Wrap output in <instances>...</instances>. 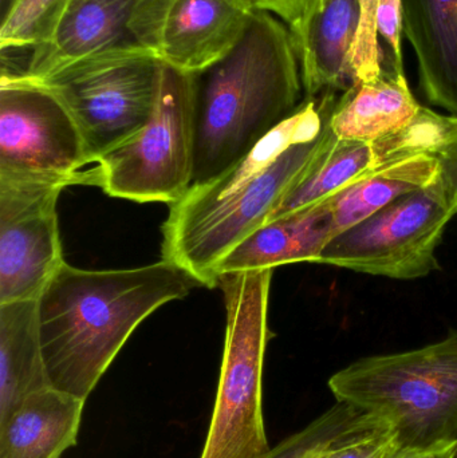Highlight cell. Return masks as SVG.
<instances>
[{"label":"cell","instance_id":"obj_1","mask_svg":"<svg viewBox=\"0 0 457 458\" xmlns=\"http://www.w3.org/2000/svg\"><path fill=\"white\" fill-rule=\"evenodd\" d=\"M337 99L335 91L305 97L249 155L171 204L163 225L164 260L187 269L201 287H217L223 259L267 223L332 141Z\"/></svg>","mask_w":457,"mask_h":458},{"label":"cell","instance_id":"obj_2","mask_svg":"<svg viewBox=\"0 0 457 458\" xmlns=\"http://www.w3.org/2000/svg\"><path fill=\"white\" fill-rule=\"evenodd\" d=\"M200 283L168 260L90 271L64 261L38 299L51 385L88 400L140 323Z\"/></svg>","mask_w":457,"mask_h":458},{"label":"cell","instance_id":"obj_3","mask_svg":"<svg viewBox=\"0 0 457 458\" xmlns=\"http://www.w3.org/2000/svg\"><path fill=\"white\" fill-rule=\"evenodd\" d=\"M192 75V187L235 165L305 99L290 30L260 8L224 58Z\"/></svg>","mask_w":457,"mask_h":458},{"label":"cell","instance_id":"obj_4","mask_svg":"<svg viewBox=\"0 0 457 458\" xmlns=\"http://www.w3.org/2000/svg\"><path fill=\"white\" fill-rule=\"evenodd\" d=\"M335 400L388 422L404 451L457 441V330L420 349L361 358L329 379Z\"/></svg>","mask_w":457,"mask_h":458},{"label":"cell","instance_id":"obj_5","mask_svg":"<svg viewBox=\"0 0 457 458\" xmlns=\"http://www.w3.org/2000/svg\"><path fill=\"white\" fill-rule=\"evenodd\" d=\"M273 272L255 269L219 277L227 327L219 386L200 458H262L271 449L262 400Z\"/></svg>","mask_w":457,"mask_h":458},{"label":"cell","instance_id":"obj_6","mask_svg":"<svg viewBox=\"0 0 457 458\" xmlns=\"http://www.w3.org/2000/svg\"><path fill=\"white\" fill-rule=\"evenodd\" d=\"M160 64L149 51L123 48L16 81L53 94L77 123L91 163L136 136L157 101Z\"/></svg>","mask_w":457,"mask_h":458},{"label":"cell","instance_id":"obj_7","mask_svg":"<svg viewBox=\"0 0 457 458\" xmlns=\"http://www.w3.org/2000/svg\"><path fill=\"white\" fill-rule=\"evenodd\" d=\"M193 75L160 64L157 101L147 125L99 156L94 185L136 203H177L192 187Z\"/></svg>","mask_w":457,"mask_h":458},{"label":"cell","instance_id":"obj_8","mask_svg":"<svg viewBox=\"0 0 457 458\" xmlns=\"http://www.w3.org/2000/svg\"><path fill=\"white\" fill-rule=\"evenodd\" d=\"M457 207L440 179L330 240L318 264L412 280L437 269L436 250Z\"/></svg>","mask_w":457,"mask_h":458},{"label":"cell","instance_id":"obj_9","mask_svg":"<svg viewBox=\"0 0 457 458\" xmlns=\"http://www.w3.org/2000/svg\"><path fill=\"white\" fill-rule=\"evenodd\" d=\"M94 166L77 123L53 94L0 83V179L94 185Z\"/></svg>","mask_w":457,"mask_h":458},{"label":"cell","instance_id":"obj_10","mask_svg":"<svg viewBox=\"0 0 457 458\" xmlns=\"http://www.w3.org/2000/svg\"><path fill=\"white\" fill-rule=\"evenodd\" d=\"M254 10L246 0H137L129 29L161 64L198 74L238 45Z\"/></svg>","mask_w":457,"mask_h":458},{"label":"cell","instance_id":"obj_11","mask_svg":"<svg viewBox=\"0 0 457 458\" xmlns=\"http://www.w3.org/2000/svg\"><path fill=\"white\" fill-rule=\"evenodd\" d=\"M63 190L0 179V304L38 301L64 263L56 215Z\"/></svg>","mask_w":457,"mask_h":458},{"label":"cell","instance_id":"obj_12","mask_svg":"<svg viewBox=\"0 0 457 458\" xmlns=\"http://www.w3.org/2000/svg\"><path fill=\"white\" fill-rule=\"evenodd\" d=\"M137 0H67L48 39L23 54H2L0 82L37 80L64 64L137 47L129 23Z\"/></svg>","mask_w":457,"mask_h":458},{"label":"cell","instance_id":"obj_13","mask_svg":"<svg viewBox=\"0 0 457 458\" xmlns=\"http://www.w3.org/2000/svg\"><path fill=\"white\" fill-rule=\"evenodd\" d=\"M274 15L286 24L294 40L305 97L346 91L354 85L357 0H279Z\"/></svg>","mask_w":457,"mask_h":458},{"label":"cell","instance_id":"obj_14","mask_svg":"<svg viewBox=\"0 0 457 458\" xmlns=\"http://www.w3.org/2000/svg\"><path fill=\"white\" fill-rule=\"evenodd\" d=\"M334 237L329 198L270 222L252 232L220 263L225 274L274 269L292 263H318L319 256Z\"/></svg>","mask_w":457,"mask_h":458},{"label":"cell","instance_id":"obj_15","mask_svg":"<svg viewBox=\"0 0 457 458\" xmlns=\"http://www.w3.org/2000/svg\"><path fill=\"white\" fill-rule=\"evenodd\" d=\"M424 96L457 117V0H402Z\"/></svg>","mask_w":457,"mask_h":458},{"label":"cell","instance_id":"obj_16","mask_svg":"<svg viewBox=\"0 0 457 458\" xmlns=\"http://www.w3.org/2000/svg\"><path fill=\"white\" fill-rule=\"evenodd\" d=\"M86 400L50 386L0 420V458H61L77 445Z\"/></svg>","mask_w":457,"mask_h":458},{"label":"cell","instance_id":"obj_17","mask_svg":"<svg viewBox=\"0 0 457 458\" xmlns=\"http://www.w3.org/2000/svg\"><path fill=\"white\" fill-rule=\"evenodd\" d=\"M381 67L380 77L354 83L337 99L329 123L338 140L376 141L404 128L420 110L405 72Z\"/></svg>","mask_w":457,"mask_h":458},{"label":"cell","instance_id":"obj_18","mask_svg":"<svg viewBox=\"0 0 457 458\" xmlns=\"http://www.w3.org/2000/svg\"><path fill=\"white\" fill-rule=\"evenodd\" d=\"M50 386L38 301L0 304V420L30 395Z\"/></svg>","mask_w":457,"mask_h":458},{"label":"cell","instance_id":"obj_19","mask_svg":"<svg viewBox=\"0 0 457 458\" xmlns=\"http://www.w3.org/2000/svg\"><path fill=\"white\" fill-rule=\"evenodd\" d=\"M440 174L436 156H419L360 177L329 196L334 237L364 222L402 196L429 187Z\"/></svg>","mask_w":457,"mask_h":458},{"label":"cell","instance_id":"obj_20","mask_svg":"<svg viewBox=\"0 0 457 458\" xmlns=\"http://www.w3.org/2000/svg\"><path fill=\"white\" fill-rule=\"evenodd\" d=\"M375 171L377 168L370 142L338 140L333 136L313 168L284 196L267 222L325 200Z\"/></svg>","mask_w":457,"mask_h":458},{"label":"cell","instance_id":"obj_21","mask_svg":"<svg viewBox=\"0 0 457 458\" xmlns=\"http://www.w3.org/2000/svg\"><path fill=\"white\" fill-rule=\"evenodd\" d=\"M388 427L380 417L337 401L329 411L284 438L262 458H316L332 446Z\"/></svg>","mask_w":457,"mask_h":458},{"label":"cell","instance_id":"obj_22","mask_svg":"<svg viewBox=\"0 0 457 458\" xmlns=\"http://www.w3.org/2000/svg\"><path fill=\"white\" fill-rule=\"evenodd\" d=\"M457 140V117L443 115L421 106L404 128L372 144L376 168L402 163L419 156H436Z\"/></svg>","mask_w":457,"mask_h":458},{"label":"cell","instance_id":"obj_23","mask_svg":"<svg viewBox=\"0 0 457 458\" xmlns=\"http://www.w3.org/2000/svg\"><path fill=\"white\" fill-rule=\"evenodd\" d=\"M67 0H10L0 27L2 54H23L45 43Z\"/></svg>","mask_w":457,"mask_h":458},{"label":"cell","instance_id":"obj_24","mask_svg":"<svg viewBox=\"0 0 457 458\" xmlns=\"http://www.w3.org/2000/svg\"><path fill=\"white\" fill-rule=\"evenodd\" d=\"M360 8L359 30L351 50L354 83L380 77L381 45L378 43L377 15L380 0H357Z\"/></svg>","mask_w":457,"mask_h":458},{"label":"cell","instance_id":"obj_25","mask_svg":"<svg viewBox=\"0 0 457 458\" xmlns=\"http://www.w3.org/2000/svg\"><path fill=\"white\" fill-rule=\"evenodd\" d=\"M404 452L388 427L332 446L316 458H400Z\"/></svg>","mask_w":457,"mask_h":458},{"label":"cell","instance_id":"obj_26","mask_svg":"<svg viewBox=\"0 0 457 458\" xmlns=\"http://www.w3.org/2000/svg\"><path fill=\"white\" fill-rule=\"evenodd\" d=\"M377 31L383 38L384 53L394 62L399 72H404L402 35L404 31L402 0H380L377 15Z\"/></svg>","mask_w":457,"mask_h":458},{"label":"cell","instance_id":"obj_27","mask_svg":"<svg viewBox=\"0 0 457 458\" xmlns=\"http://www.w3.org/2000/svg\"><path fill=\"white\" fill-rule=\"evenodd\" d=\"M436 157L439 160L440 182L457 207V140L440 150Z\"/></svg>","mask_w":457,"mask_h":458},{"label":"cell","instance_id":"obj_28","mask_svg":"<svg viewBox=\"0 0 457 458\" xmlns=\"http://www.w3.org/2000/svg\"><path fill=\"white\" fill-rule=\"evenodd\" d=\"M456 443L442 444L432 448L419 449V451H405L400 458H453Z\"/></svg>","mask_w":457,"mask_h":458},{"label":"cell","instance_id":"obj_29","mask_svg":"<svg viewBox=\"0 0 457 458\" xmlns=\"http://www.w3.org/2000/svg\"><path fill=\"white\" fill-rule=\"evenodd\" d=\"M249 4H251L254 8H260V10H267L268 4L271 0H246Z\"/></svg>","mask_w":457,"mask_h":458},{"label":"cell","instance_id":"obj_30","mask_svg":"<svg viewBox=\"0 0 457 458\" xmlns=\"http://www.w3.org/2000/svg\"><path fill=\"white\" fill-rule=\"evenodd\" d=\"M8 3H10V0H2L3 13H4L5 8H7Z\"/></svg>","mask_w":457,"mask_h":458},{"label":"cell","instance_id":"obj_31","mask_svg":"<svg viewBox=\"0 0 457 458\" xmlns=\"http://www.w3.org/2000/svg\"><path fill=\"white\" fill-rule=\"evenodd\" d=\"M453 458H457V444H456V451H455V454H453Z\"/></svg>","mask_w":457,"mask_h":458}]
</instances>
